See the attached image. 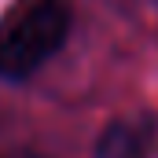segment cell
I'll return each mask as SVG.
<instances>
[{
  "mask_svg": "<svg viewBox=\"0 0 158 158\" xmlns=\"http://www.w3.org/2000/svg\"><path fill=\"white\" fill-rule=\"evenodd\" d=\"M70 7L63 0H19L0 19V81H26L66 44Z\"/></svg>",
  "mask_w": 158,
  "mask_h": 158,
  "instance_id": "obj_1",
  "label": "cell"
},
{
  "mask_svg": "<svg viewBox=\"0 0 158 158\" xmlns=\"http://www.w3.org/2000/svg\"><path fill=\"white\" fill-rule=\"evenodd\" d=\"M158 155V118L129 114L103 129L96 140V158H155Z\"/></svg>",
  "mask_w": 158,
  "mask_h": 158,
  "instance_id": "obj_2",
  "label": "cell"
}]
</instances>
